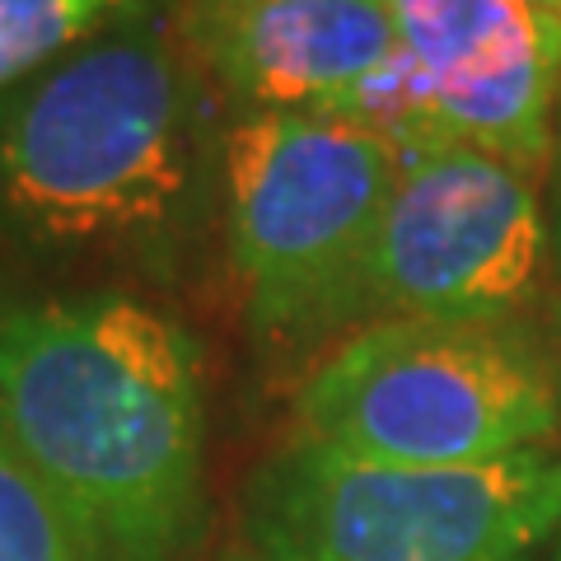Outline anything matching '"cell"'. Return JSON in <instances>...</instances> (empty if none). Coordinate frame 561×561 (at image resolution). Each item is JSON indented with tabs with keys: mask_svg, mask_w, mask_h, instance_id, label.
Returning a JSON list of instances; mask_svg holds the SVG:
<instances>
[{
	"mask_svg": "<svg viewBox=\"0 0 561 561\" xmlns=\"http://www.w3.org/2000/svg\"><path fill=\"white\" fill-rule=\"evenodd\" d=\"M398 47L426 70L454 146L548 173L557 154L561 24L524 0H389Z\"/></svg>",
	"mask_w": 561,
	"mask_h": 561,
	"instance_id": "obj_7",
	"label": "cell"
},
{
	"mask_svg": "<svg viewBox=\"0 0 561 561\" xmlns=\"http://www.w3.org/2000/svg\"><path fill=\"white\" fill-rule=\"evenodd\" d=\"M552 351H557V379H561V300L552 305Z\"/></svg>",
	"mask_w": 561,
	"mask_h": 561,
	"instance_id": "obj_14",
	"label": "cell"
},
{
	"mask_svg": "<svg viewBox=\"0 0 561 561\" xmlns=\"http://www.w3.org/2000/svg\"><path fill=\"white\" fill-rule=\"evenodd\" d=\"M402 160L370 131L328 113H249L220 150L225 253L243 319L267 346L328 337Z\"/></svg>",
	"mask_w": 561,
	"mask_h": 561,
	"instance_id": "obj_5",
	"label": "cell"
},
{
	"mask_svg": "<svg viewBox=\"0 0 561 561\" xmlns=\"http://www.w3.org/2000/svg\"><path fill=\"white\" fill-rule=\"evenodd\" d=\"M328 117H342L351 127L370 131L375 140H383V146L398 154L402 164L416 160V154L454 146L426 70H421L402 47L379 70H370L356 90H346L337 103H332Z\"/></svg>",
	"mask_w": 561,
	"mask_h": 561,
	"instance_id": "obj_10",
	"label": "cell"
},
{
	"mask_svg": "<svg viewBox=\"0 0 561 561\" xmlns=\"http://www.w3.org/2000/svg\"><path fill=\"white\" fill-rule=\"evenodd\" d=\"M257 561H529L561 529V459L408 468L290 440L239 496Z\"/></svg>",
	"mask_w": 561,
	"mask_h": 561,
	"instance_id": "obj_4",
	"label": "cell"
},
{
	"mask_svg": "<svg viewBox=\"0 0 561 561\" xmlns=\"http://www.w3.org/2000/svg\"><path fill=\"white\" fill-rule=\"evenodd\" d=\"M552 561H561V538H557V552H552Z\"/></svg>",
	"mask_w": 561,
	"mask_h": 561,
	"instance_id": "obj_17",
	"label": "cell"
},
{
	"mask_svg": "<svg viewBox=\"0 0 561 561\" xmlns=\"http://www.w3.org/2000/svg\"><path fill=\"white\" fill-rule=\"evenodd\" d=\"M548 243H552V272L561 280V127H557V154L548 169Z\"/></svg>",
	"mask_w": 561,
	"mask_h": 561,
	"instance_id": "obj_12",
	"label": "cell"
},
{
	"mask_svg": "<svg viewBox=\"0 0 561 561\" xmlns=\"http://www.w3.org/2000/svg\"><path fill=\"white\" fill-rule=\"evenodd\" d=\"M183 38L257 113H328L398 51L389 0H192Z\"/></svg>",
	"mask_w": 561,
	"mask_h": 561,
	"instance_id": "obj_8",
	"label": "cell"
},
{
	"mask_svg": "<svg viewBox=\"0 0 561 561\" xmlns=\"http://www.w3.org/2000/svg\"><path fill=\"white\" fill-rule=\"evenodd\" d=\"M164 5L169 0H0V99L94 33Z\"/></svg>",
	"mask_w": 561,
	"mask_h": 561,
	"instance_id": "obj_9",
	"label": "cell"
},
{
	"mask_svg": "<svg viewBox=\"0 0 561 561\" xmlns=\"http://www.w3.org/2000/svg\"><path fill=\"white\" fill-rule=\"evenodd\" d=\"M0 561H94L80 519L66 511L0 416Z\"/></svg>",
	"mask_w": 561,
	"mask_h": 561,
	"instance_id": "obj_11",
	"label": "cell"
},
{
	"mask_svg": "<svg viewBox=\"0 0 561 561\" xmlns=\"http://www.w3.org/2000/svg\"><path fill=\"white\" fill-rule=\"evenodd\" d=\"M534 14H542V20H552V24H561V0H524Z\"/></svg>",
	"mask_w": 561,
	"mask_h": 561,
	"instance_id": "obj_13",
	"label": "cell"
},
{
	"mask_svg": "<svg viewBox=\"0 0 561 561\" xmlns=\"http://www.w3.org/2000/svg\"><path fill=\"white\" fill-rule=\"evenodd\" d=\"M0 416L94 561H187L202 538V346L127 290L0 280Z\"/></svg>",
	"mask_w": 561,
	"mask_h": 561,
	"instance_id": "obj_1",
	"label": "cell"
},
{
	"mask_svg": "<svg viewBox=\"0 0 561 561\" xmlns=\"http://www.w3.org/2000/svg\"><path fill=\"white\" fill-rule=\"evenodd\" d=\"M295 440L408 468H472L561 431L557 351L524 319H383L295 389Z\"/></svg>",
	"mask_w": 561,
	"mask_h": 561,
	"instance_id": "obj_3",
	"label": "cell"
},
{
	"mask_svg": "<svg viewBox=\"0 0 561 561\" xmlns=\"http://www.w3.org/2000/svg\"><path fill=\"white\" fill-rule=\"evenodd\" d=\"M225 561H257V557H253V552H230Z\"/></svg>",
	"mask_w": 561,
	"mask_h": 561,
	"instance_id": "obj_15",
	"label": "cell"
},
{
	"mask_svg": "<svg viewBox=\"0 0 561 561\" xmlns=\"http://www.w3.org/2000/svg\"><path fill=\"white\" fill-rule=\"evenodd\" d=\"M210 5H243V0H210Z\"/></svg>",
	"mask_w": 561,
	"mask_h": 561,
	"instance_id": "obj_16",
	"label": "cell"
},
{
	"mask_svg": "<svg viewBox=\"0 0 561 561\" xmlns=\"http://www.w3.org/2000/svg\"><path fill=\"white\" fill-rule=\"evenodd\" d=\"M192 47L131 14L0 99V249L51 267L173 262L202 202Z\"/></svg>",
	"mask_w": 561,
	"mask_h": 561,
	"instance_id": "obj_2",
	"label": "cell"
},
{
	"mask_svg": "<svg viewBox=\"0 0 561 561\" xmlns=\"http://www.w3.org/2000/svg\"><path fill=\"white\" fill-rule=\"evenodd\" d=\"M552 267L538 179L472 146L402 164L328 337L383 319H519Z\"/></svg>",
	"mask_w": 561,
	"mask_h": 561,
	"instance_id": "obj_6",
	"label": "cell"
}]
</instances>
